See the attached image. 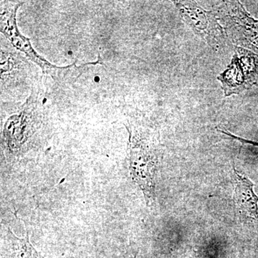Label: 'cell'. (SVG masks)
I'll return each mask as SVG.
<instances>
[{"label":"cell","mask_w":258,"mask_h":258,"mask_svg":"<svg viewBox=\"0 0 258 258\" xmlns=\"http://www.w3.org/2000/svg\"><path fill=\"white\" fill-rule=\"evenodd\" d=\"M3 247L5 258H45L32 245L28 232L24 237H20L10 228H7Z\"/></svg>","instance_id":"cell-8"},{"label":"cell","mask_w":258,"mask_h":258,"mask_svg":"<svg viewBox=\"0 0 258 258\" xmlns=\"http://www.w3.org/2000/svg\"><path fill=\"white\" fill-rule=\"evenodd\" d=\"M225 96L239 95L258 83V55L235 46V55L227 69L217 78Z\"/></svg>","instance_id":"cell-6"},{"label":"cell","mask_w":258,"mask_h":258,"mask_svg":"<svg viewBox=\"0 0 258 258\" xmlns=\"http://www.w3.org/2000/svg\"><path fill=\"white\" fill-rule=\"evenodd\" d=\"M219 132H221L222 134H225L226 136H228L229 137L234 139V140L240 142V143L243 144H250V145L254 146V147H258V142H253V141L247 140V139L240 138V137H237L234 134L230 133L227 131L224 130V129H219Z\"/></svg>","instance_id":"cell-9"},{"label":"cell","mask_w":258,"mask_h":258,"mask_svg":"<svg viewBox=\"0 0 258 258\" xmlns=\"http://www.w3.org/2000/svg\"><path fill=\"white\" fill-rule=\"evenodd\" d=\"M128 132L127 161L129 176L143 193L149 208L156 206V191L161 148L157 131L140 120H131Z\"/></svg>","instance_id":"cell-1"},{"label":"cell","mask_w":258,"mask_h":258,"mask_svg":"<svg viewBox=\"0 0 258 258\" xmlns=\"http://www.w3.org/2000/svg\"><path fill=\"white\" fill-rule=\"evenodd\" d=\"M183 21L198 36L215 50L227 46L225 30L216 13L203 9L195 1H174Z\"/></svg>","instance_id":"cell-5"},{"label":"cell","mask_w":258,"mask_h":258,"mask_svg":"<svg viewBox=\"0 0 258 258\" xmlns=\"http://www.w3.org/2000/svg\"><path fill=\"white\" fill-rule=\"evenodd\" d=\"M216 14L223 25L226 35L235 46L258 55V20L249 14L239 1H222Z\"/></svg>","instance_id":"cell-3"},{"label":"cell","mask_w":258,"mask_h":258,"mask_svg":"<svg viewBox=\"0 0 258 258\" xmlns=\"http://www.w3.org/2000/svg\"><path fill=\"white\" fill-rule=\"evenodd\" d=\"M137 254H138L137 251H128L125 254V258H137Z\"/></svg>","instance_id":"cell-10"},{"label":"cell","mask_w":258,"mask_h":258,"mask_svg":"<svg viewBox=\"0 0 258 258\" xmlns=\"http://www.w3.org/2000/svg\"><path fill=\"white\" fill-rule=\"evenodd\" d=\"M36 103L32 96L5 122L3 143L8 154L20 157L26 152L40 123Z\"/></svg>","instance_id":"cell-4"},{"label":"cell","mask_w":258,"mask_h":258,"mask_svg":"<svg viewBox=\"0 0 258 258\" xmlns=\"http://www.w3.org/2000/svg\"><path fill=\"white\" fill-rule=\"evenodd\" d=\"M235 171L234 203L239 220L244 225L258 227V196L254 185L245 174Z\"/></svg>","instance_id":"cell-7"},{"label":"cell","mask_w":258,"mask_h":258,"mask_svg":"<svg viewBox=\"0 0 258 258\" xmlns=\"http://www.w3.org/2000/svg\"><path fill=\"white\" fill-rule=\"evenodd\" d=\"M23 4L24 3L20 2H9L2 5L0 15L2 33L15 48L23 52L29 60L40 67L45 76H50L55 82H68L79 77L82 72L81 69L83 66L78 67L74 63L66 67H58L51 64L35 50L30 42V39L24 36L20 32L17 25L16 14L18 8Z\"/></svg>","instance_id":"cell-2"}]
</instances>
